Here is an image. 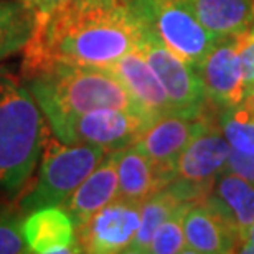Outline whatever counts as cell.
Returning a JSON list of instances; mask_svg holds the SVG:
<instances>
[{"instance_id":"obj_1","label":"cell","mask_w":254,"mask_h":254,"mask_svg":"<svg viewBox=\"0 0 254 254\" xmlns=\"http://www.w3.org/2000/svg\"><path fill=\"white\" fill-rule=\"evenodd\" d=\"M144 30L132 0H69L37 23L22 74L53 63L108 68L139 48Z\"/></svg>"},{"instance_id":"obj_2","label":"cell","mask_w":254,"mask_h":254,"mask_svg":"<svg viewBox=\"0 0 254 254\" xmlns=\"http://www.w3.org/2000/svg\"><path fill=\"white\" fill-rule=\"evenodd\" d=\"M22 76L48 126L96 109H124L152 119L108 68L53 63Z\"/></svg>"},{"instance_id":"obj_3","label":"cell","mask_w":254,"mask_h":254,"mask_svg":"<svg viewBox=\"0 0 254 254\" xmlns=\"http://www.w3.org/2000/svg\"><path fill=\"white\" fill-rule=\"evenodd\" d=\"M47 134L45 116L23 78L0 66V205L17 201L32 180Z\"/></svg>"},{"instance_id":"obj_4","label":"cell","mask_w":254,"mask_h":254,"mask_svg":"<svg viewBox=\"0 0 254 254\" xmlns=\"http://www.w3.org/2000/svg\"><path fill=\"white\" fill-rule=\"evenodd\" d=\"M106 154L99 145L64 144L48 132L38 175L15 201L17 210L25 216L42 208L62 206Z\"/></svg>"},{"instance_id":"obj_5","label":"cell","mask_w":254,"mask_h":254,"mask_svg":"<svg viewBox=\"0 0 254 254\" xmlns=\"http://www.w3.org/2000/svg\"><path fill=\"white\" fill-rule=\"evenodd\" d=\"M132 3L165 47L195 68L218 40L198 22L191 0H132Z\"/></svg>"},{"instance_id":"obj_6","label":"cell","mask_w":254,"mask_h":254,"mask_svg":"<svg viewBox=\"0 0 254 254\" xmlns=\"http://www.w3.org/2000/svg\"><path fill=\"white\" fill-rule=\"evenodd\" d=\"M150 123L147 116L132 111L96 109L52 124L50 130L64 144L99 145L113 152L135 144Z\"/></svg>"},{"instance_id":"obj_7","label":"cell","mask_w":254,"mask_h":254,"mask_svg":"<svg viewBox=\"0 0 254 254\" xmlns=\"http://www.w3.org/2000/svg\"><path fill=\"white\" fill-rule=\"evenodd\" d=\"M137 50L144 55L147 63L154 69L177 113L200 116L210 106L198 69L167 48L165 43L147 25Z\"/></svg>"},{"instance_id":"obj_8","label":"cell","mask_w":254,"mask_h":254,"mask_svg":"<svg viewBox=\"0 0 254 254\" xmlns=\"http://www.w3.org/2000/svg\"><path fill=\"white\" fill-rule=\"evenodd\" d=\"M230 152L231 145L223 134L220 111H216L177 155L172 165L174 180L195 187L206 196L218 175L225 170Z\"/></svg>"},{"instance_id":"obj_9","label":"cell","mask_w":254,"mask_h":254,"mask_svg":"<svg viewBox=\"0 0 254 254\" xmlns=\"http://www.w3.org/2000/svg\"><path fill=\"white\" fill-rule=\"evenodd\" d=\"M140 208L142 203L118 196L98 210L84 225L76 228L79 253H127L139 228Z\"/></svg>"},{"instance_id":"obj_10","label":"cell","mask_w":254,"mask_h":254,"mask_svg":"<svg viewBox=\"0 0 254 254\" xmlns=\"http://www.w3.org/2000/svg\"><path fill=\"white\" fill-rule=\"evenodd\" d=\"M196 69L206 101L216 109L233 108L246 96L238 33L218 38Z\"/></svg>"},{"instance_id":"obj_11","label":"cell","mask_w":254,"mask_h":254,"mask_svg":"<svg viewBox=\"0 0 254 254\" xmlns=\"http://www.w3.org/2000/svg\"><path fill=\"white\" fill-rule=\"evenodd\" d=\"M216 111L220 109L210 104L200 116H187L182 113L160 116L155 121H152L139 139L135 140L137 149L149 157L155 167L169 174L170 179L174 180L172 165H174L177 155Z\"/></svg>"},{"instance_id":"obj_12","label":"cell","mask_w":254,"mask_h":254,"mask_svg":"<svg viewBox=\"0 0 254 254\" xmlns=\"http://www.w3.org/2000/svg\"><path fill=\"white\" fill-rule=\"evenodd\" d=\"M108 69L126 86L137 104L152 119L177 113L167 91L139 50L126 53L118 62L108 66Z\"/></svg>"},{"instance_id":"obj_13","label":"cell","mask_w":254,"mask_h":254,"mask_svg":"<svg viewBox=\"0 0 254 254\" xmlns=\"http://www.w3.org/2000/svg\"><path fill=\"white\" fill-rule=\"evenodd\" d=\"M119 196L118 150L108 152L98 167L81 182L62 208L74 223V228L84 225L96 211Z\"/></svg>"},{"instance_id":"obj_14","label":"cell","mask_w":254,"mask_h":254,"mask_svg":"<svg viewBox=\"0 0 254 254\" xmlns=\"http://www.w3.org/2000/svg\"><path fill=\"white\" fill-rule=\"evenodd\" d=\"M203 201L235 230L243 246L254 223V184L223 170Z\"/></svg>"},{"instance_id":"obj_15","label":"cell","mask_w":254,"mask_h":254,"mask_svg":"<svg viewBox=\"0 0 254 254\" xmlns=\"http://www.w3.org/2000/svg\"><path fill=\"white\" fill-rule=\"evenodd\" d=\"M187 253L226 254L241 250L235 230L205 201H195L184 216Z\"/></svg>"},{"instance_id":"obj_16","label":"cell","mask_w":254,"mask_h":254,"mask_svg":"<svg viewBox=\"0 0 254 254\" xmlns=\"http://www.w3.org/2000/svg\"><path fill=\"white\" fill-rule=\"evenodd\" d=\"M22 235L28 253H79L74 223L62 206H48L25 215Z\"/></svg>"},{"instance_id":"obj_17","label":"cell","mask_w":254,"mask_h":254,"mask_svg":"<svg viewBox=\"0 0 254 254\" xmlns=\"http://www.w3.org/2000/svg\"><path fill=\"white\" fill-rule=\"evenodd\" d=\"M118 179L119 196L137 203H144L172 182L170 175L152 164L135 144L118 150Z\"/></svg>"},{"instance_id":"obj_18","label":"cell","mask_w":254,"mask_h":254,"mask_svg":"<svg viewBox=\"0 0 254 254\" xmlns=\"http://www.w3.org/2000/svg\"><path fill=\"white\" fill-rule=\"evenodd\" d=\"M185 201H196V196L185 184L177 180H172L169 185H165L164 189L147 198L142 203L140 223L127 253L147 254L155 230Z\"/></svg>"},{"instance_id":"obj_19","label":"cell","mask_w":254,"mask_h":254,"mask_svg":"<svg viewBox=\"0 0 254 254\" xmlns=\"http://www.w3.org/2000/svg\"><path fill=\"white\" fill-rule=\"evenodd\" d=\"M198 22L216 38L246 30L254 22V0H191Z\"/></svg>"},{"instance_id":"obj_20","label":"cell","mask_w":254,"mask_h":254,"mask_svg":"<svg viewBox=\"0 0 254 254\" xmlns=\"http://www.w3.org/2000/svg\"><path fill=\"white\" fill-rule=\"evenodd\" d=\"M35 27L37 17L25 0H0V62L22 52Z\"/></svg>"},{"instance_id":"obj_21","label":"cell","mask_w":254,"mask_h":254,"mask_svg":"<svg viewBox=\"0 0 254 254\" xmlns=\"http://www.w3.org/2000/svg\"><path fill=\"white\" fill-rule=\"evenodd\" d=\"M220 126L231 149L254 154V93L241 103L220 111Z\"/></svg>"},{"instance_id":"obj_22","label":"cell","mask_w":254,"mask_h":254,"mask_svg":"<svg viewBox=\"0 0 254 254\" xmlns=\"http://www.w3.org/2000/svg\"><path fill=\"white\" fill-rule=\"evenodd\" d=\"M195 201H185L157 228L150 240L147 254H179L187 253L184 235V216Z\"/></svg>"},{"instance_id":"obj_23","label":"cell","mask_w":254,"mask_h":254,"mask_svg":"<svg viewBox=\"0 0 254 254\" xmlns=\"http://www.w3.org/2000/svg\"><path fill=\"white\" fill-rule=\"evenodd\" d=\"M23 218L17 208L0 205V254L28 253L22 235Z\"/></svg>"},{"instance_id":"obj_24","label":"cell","mask_w":254,"mask_h":254,"mask_svg":"<svg viewBox=\"0 0 254 254\" xmlns=\"http://www.w3.org/2000/svg\"><path fill=\"white\" fill-rule=\"evenodd\" d=\"M238 50H240V60L248 91L254 84V22L246 30L238 33Z\"/></svg>"},{"instance_id":"obj_25","label":"cell","mask_w":254,"mask_h":254,"mask_svg":"<svg viewBox=\"0 0 254 254\" xmlns=\"http://www.w3.org/2000/svg\"><path fill=\"white\" fill-rule=\"evenodd\" d=\"M225 170L243 177L245 180L254 184V154H243L240 150L231 149L228 155Z\"/></svg>"},{"instance_id":"obj_26","label":"cell","mask_w":254,"mask_h":254,"mask_svg":"<svg viewBox=\"0 0 254 254\" xmlns=\"http://www.w3.org/2000/svg\"><path fill=\"white\" fill-rule=\"evenodd\" d=\"M25 2H27L28 7L35 12L37 23H42L43 20H47L50 15L53 12H57L58 8H62L69 0H25Z\"/></svg>"},{"instance_id":"obj_27","label":"cell","mask_w":254,"mask_h":254,"mask_svg":"<svg viewBox=\"0 0 254 254\" xmlns=\"http://www.w3.org/2000/svg\"><path fill=\"white\" fill-rule=\"evenodd\" d=\"M240 253H246V254H254V223L253 226L250 228L248 231V236H246V241L243 243Z\"/></svg>"},{"instance_id":"obj_28","label":"cell","mask_w":254,"mask_h":254,"mask_svg":"<svg viewBox=\"0 0 254 254\" xmlns=\"http://www.w3.org/2000/svg\"><path fill=\"white\" fill-rule=\"evenodd\" d=\"M250 93H254V84L251 86V88H250V89H248V91H246V94H250Z\"/></svg>"}]
</instances>
